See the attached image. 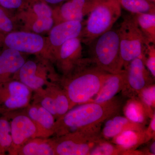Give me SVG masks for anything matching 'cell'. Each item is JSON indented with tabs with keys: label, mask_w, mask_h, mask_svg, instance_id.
Listing matches in <instances>:
<instances>
[{
	"label": "cell",
	"mask_w": 155,
	"mask_h": 155,
	"mask_svg": "<svg viewBox=\"0 0 155 155\" xmlns=\"http://www.w3.org/2000/svg\"><path fill=\"white\" fill-rule=\"evenodd\" d=\"M110 74L98 67L91 58H82L61 78L59 84L67 93L72 108L89 102Z\"/></svg>",
	"instance_id": "6da1fadb"
},
{
	"label": "cell",
	"mask_w": 155,
	"mask_h": 155,
	"mask_svg": "<svg viewBox=\"0 0 155 155\" xmlns=\"http://www.w3.org/2000/svg\"><path fill=\"white\" fill-rule=\"evenodd\" d=\"M123 106L122 99L117 97L105 102L90 101L77 105L56 120L54 136L58 137L102 125L109 118L118 115Z\"/></svg>",
	"instance_id": "7a4b0ae2"
},
{
	"label": "cell",
	"mask_w": 155,
	"mask_h": 155,
	"mask_svg": "<svg viewBox=\"0 0 155 155\" xmlns=\"http://www.w3.org/2000/svg\"><path fill=\"white\" fill-rule=\"evenodd\" d=\"M116 0H102L88 14L80 36L81 42L89 46L103 34L112 29L122 14Z\"/></svg>",
	"instance_id": "3957f363"
},
{
	"label": "cell",
	"mask_w": 155,
	"mask_h": 155,
	"mask_svg": "<svg viewBox=\"0 0 155 155\" xmlns=\"http://www.w3.org/2000/svg\"><path fill=\"white\" fill-rule=\"evenodd\" d=\"M89 57L98 67L113 74L123 69L118 30L110 29L95 39Z\"/></svg>",
	"instance_id": "277c9868"
},
{
	"label": "cell",
	"mask_w": 155,
	"mask_h": 155,
	"mask_svg": "<svg viewBox=\"0 0 155 155\" xmlns=\"http://www.w3.org/2000/svg\"><path fill=\"white\" fill-rule=\"evenodd\" d=\"M101 125L55 137V155H89L104 138Z\"/></svg>",
	"instance_id": "5b68a950"
},
{
	"label": "cell",
	"mask_w": 155,
	"mask_h": 155,
	"mask_svg": "<svg viewBox=\"0 0 155 155\" xmlns=\"http://www.w3.org/2000/svg\"><path fill=\"white\" fill-rule=\"evenodd\" d=\"M123 69L144 53L147 43L133 15L126 16L118 30Z\"/></svg>",
	"instance_id": "8992f818"
},
{
	"label": "cell",
	"mask_w": 155,
	"mask_h": 155,
	"mask_svg": "<svg viewBox=\"0 0 155 155\" xmlns=\"http://www.w3.org/2000/svg\"><path fill=\"white\" fill-rule=\"evenodd\" d=\"M33 92L21 82L12 79L0 83V115L23 110L31 103Z\"/></svg>",
	"instance_id": "52a82bcc"
},
{
	"label": "cell",
	"mask_w": 155,
	"mask_h": 155,
	"mask_svg": "<svg viewBox=\"0 0 155 155\" xmlns=\"http://www.w3.org/2000/svg\"><path fill=\"white\" fill-rule=\"evenodd\" d=\"M31 103L40 105L46 109L56 120L72 108L67 93L59 83L34 92Z\"/></svg>",
	"instance_id": "ba28073f"
},
{
	"label": "cell",
	"mask_w": 155,
	"mask_h": 155,
	"mask_svg": "<svg viewBox=\"0 0 155 155\" xmlns=\"http://www.w3.org/2000/svg\"><path fill=\"white\" fill-rule=\"evenodd\" d=\"M124 69L127 72V78L121 92L125 97H137L143 89L154 84L155 78L145 65L144 54L131 61Z\"/></svg>",
	"instance_id": "9c48e42d"
},
{
	"label": "cell",
	"mask_w": 155,
	"mask_h": 155,
	"mask_svg": "<svg viewBox=\"0 0 155 155\" xmlns=\"http://www.w3.org/2000/svg\"><path fill=\"white\" fill-rule=\"evenodd\" d=\"M11 123L12 143L8 155H17L18 151L27 142L37 137V130L31 119L23 111L5 114Z\"/></svg>",
	"instance_id": "30bf717a"
},
{
	"label": "cell",
	"mask_w": 155,
	"mask_h": 155,
	"mask_svg": "<svg viewBox=\"0 0 155 155\" xmlns=\"http://www.w3.org/2000/svg\"><path fill=\"white\" fill-rule=\"evenodd\" d=\"M45 70L35 61H26L13 79L19 81L33 92L59 83L61 78L55 74H48Z\"/></svg>",
	"instance_id": "8fae6325"
},
{
	"label": "cell",
	"mask_w": 155,
	"mask_h": 155,
	"mask_svg": "<svg viewBox=\"0 0 155 155\" xmlns=\"http://www.w3.org/2000/svg\"><path fill=\"white\" fill-rule=\"evenodd\" d=\"M22 111L35 125L37 137L48 138L54 135L56 119L46 109L40 105L31 103Z\"/></svg>",
	"instance_id": "7c38bea8"
},
{
	"label": "cell",
	"mask_w": 155,
	"mask_h": 155,
	"mask_svg": "<svg viewBox=\"0 0 155 155\" xmlns=\"http://www.w3.org/2000/svg\"><path fill=\"white\" fill-rule=\"evenodd\" d=\"M5 42L9 48L28 53L38 52L41 51L44 45L43 39L41 36L25 32L10 33L6 37Z\"/></svg>",
	"instance_id": "4fadbf2b"
},
{
	"label": "cell",
	"mask_w": 155,
	"mask_h": 155,
	"mask_svg": "<svg viewBox=\"0 0 155 155\" xmlns=\"http://www.w3.org/2000/svg\"><path fill=\"white\" fill-rule=\"evenodd\" d=\"M124 151L123 155H143L141 150L137 149L141 145L149 142L145 132L142 130H127L119 134L111 139Z\"/></svg>",
	"instance_id": "5bb4252c"
},
{
	"label": "cell",
	"mask_w": 155,
	"mask_h": 155,
	"mask_svg": "<svg viewBox=\"0 0 155 155\" xmlns=\"http://www.w3.org/2000/svg\"><path fill=\"white\" fill-rule=\"evenodd\" d=\"M102 0H69L59 9L64 21L82 22L84 17L88 15Z\"/></svg>",
	"instance_id": "9a60e30c"
},
{
	"label": "cell",
	"mask_w": 155,
	"mask_h": 155,
	"mask_svg": "<svg viewBox=\"0 0 155 155\" xmlns=\"http://www.w3.org/2000/svg\"><path fill=\"white\" fill-rule=\"evenodd\" d=\"M81 41L79 37L68 40L61 45L58 54L59 65L67 74L82 58Z\"/></svg>",
	"instance_id": "2e32d148"
},
{
	"label": "cell",
	"mask_w": 155,
	"mask_h": 155,
	"mask_svg": "<svg viewBox=\"0 0 155 155\" xmlns=\"http://www.w3.org/2000/svg\"><path fill=\"white\" fill-rule=\"evenodd\" d=\"M126 78L127 72L124 69L117 73L111 74L99 91L90 101L101 103L112 99L122 91L126 83Z\"/></svg>",
	"instance_id": "e0dca14e"
},
{
	"label": "cell",
	"mask_w": 155,
	"mask_h": 155,
	"mask_svg": "<svg viewBox=\"0 0 155 155\" xmlns=\"http://www.w3.org/2000/svg\"><path fill=\"white\" fill-rule=\"evenodd\" d=\"M101 134L104 139L109 140L125 130H142L146 129V125L136 123L125 116L115 115L105 122Z\"/></svg>",
	"instance_id": "ac0fdd59"
},
{
	"label": "cell",
	"mask_w": 155,
	"mask_h": 155,
	"mask_svg": "<svg viewBox=\"0 0 155 155\" xmlns=\"http://www.w3.org/2000/svg\"><path fill=\"white\" fill-rule=\"evenodd\" d=\"M25 63L19 51L9 48L0 54V83L12 80L11 75L16 74Z\"/></svg>",
	"instance_id": "d6986e66"
},
{
	"label": "cell",
	"mask_w": 155,
	"mask_h": 155,
	"mask_svg": "<svg viewBox=\"0 0 155 155\" xmlns=\"http://www.w3.org/2000/svg\"><path fill=\"white\" fill-rule=\"evenodd\" d=\"M81 22L66 21L61 22L53 28L50 34V41L52 45L60 47L71 39L80 36L83 28Z\"/></svg>",
	"instance_id": "ffe728a7"
},
{
	"label": "cell",
	"mask_w": 155,
	"mask_h": 155,
	"mask_svg": "<svg viewBox=\"0 0 155 155\" xmlns=\"http://www.w3.org/2000/svg\"><path fill=\"white\" fill-rule=\"evenodd\" d=\"M124 116L131 121L146 125L153 115L137 97L129 98L122 109Z\"/></svg>",
	"instance_id": "44dd1931"
},
{
	"label": "cell",
	"mask_w": 155,
	"mask_h": 155,
	"mask_svg": "<svg viewBox=\"0 0 155 155\" xmlns=\"http://www.w3.org/2000/svg\"><path fill=\"white\" fill-rule=\"evenodd\" d=\"M17 155H55L54 138L32 139L20 148Z\"/></svg>",
	"instance_id": "7402d4cb"
},
{
	"label": "cell",
	"mask_w": 155,
	"mask_h": 155,
	"mask_svg": "<svg viewBox=\"0 0 155 155\" xmlns=\"http://www.w3.org/2000/svg\"><path fill=\"white\" fill-rule=\"evenodd\" d=\"M132 14L147 42L155 44V14Z\"/></svg>",
	"instance_id": "603a6c76"
},
{
	"label": "cell",
	"mask_w": 155,
	"mask_h": 155,
	"mask_svg": "<svg viewBox=\"0 0 155 155\" xmlns=\"http://www.w3.org/2000/svg\"><path fill=\"white\" fill-rule=\"evenodd\" d=\"M121 8L131 14H155V4L148 0H116Z\"/></svg>",
	"instance_id": "cb8c5ba5"
},
{
	"label": "cell",
	"mask_w": 155,
	"mask_h": 155,
	"mask_svg": "<svg viewBox=\"0 0 155 155\" xmlns=\"http://www.w3.org/2000/svg\"><path fill=\"white\" fill-rule=\"evenodd\" d=\"M0 117V155L8 154L12 145L10 120L6 115Z\"/></svg>",
	"instance_id": "d4e9b609"
},
{
	"label": "cell",
	"mask_w": 155,
	"mask_h": 155,
	"mask_svg": "<svg viewBox=\"0 0 155 155\" xmlns=\"http://www.w3.org/2000/svg\"><path fill=\"white\" fill-rule=\"evenodd\" d=\"M119 147L107 140H102L93 147L89 155H123Z\"/></svg>",
	"instance_id": "484cf974"
},
{
	"label": "cell",
	"mask_w": 155,
	"mask_h": 155,
	"mask_svg": "<svg viewBox=\"0 0 155 155\" xmlns=\"http://www.w3.org/2000/svg\"><path fill=\"white\" fill-rule=\"evenodd\" d=\"M137 97L151 114H153L155 113V84H151L143 89Z\"/></svg>",
	"instance_id": "4316f807"
},
{
	"label": "cell",
	"mask_w": 155,
	"mask_h": 155,
	"mask_svg": "<svg viewBox=\"0 0 155 155\" xmlns=\"http://www.w3.org/2000/svg\"><path fill=\"white\" fill-rule=\"evenodd\" d=\"M145 65L153 77L155 78V46L147 43L144 53Z\"/></svg>",
	"instance_id": "83f0119b"
},
{
	"label": "cell",
	"mask_w": 155,
	"mask_h": 155,
	"mask_svg": "<svg viewBox=\"0 0 155 155\" xmlns=\"http://www.w3.org/2000/svg\"><path fill=\"white\" fill-rule=\"evenodd\" d=\"M54 20L52 17L41 15L38 16V19L33 25V30L37 33H41L48 30L52 27Z\"/></svg>",
	"instance_id": "f1b7e54d"
},
{
	"label": "cell",
	"mask_w": 155,
	"mask_h": 155,
	"mask_svg": "<svg viewBox=\"0 0 155 155\" xmlns=\"http://www.w3.org/2000/svg\"><path fill=\"white\" fill-rule=\"evenodd\" d=\"M3 9L0 7V31L4 32H10L13 29V23Z\"/></svg>",
	"instance_id": "f546056e"
},
{
	"label": "cell",
	"mask_w": 155,
	"mask_h": 155,
	"mask_svg": "<svg viewBox=\"0 0 155 155\" xmlns=\"http://www.w3.org/2000/svg\"><path fill=\"white\" fill-rule=\"evenodd\" d=\"M24 0H0V7L4 9H17L23 5Z\"/></svg>",
	"instance_id": "4dcf8cb0"
},
{
	"label": "cell",
	"mask_w": 155,
	"mask_h": 155,
	"mask_svg": "<svg viewBox=\"0 0 155 155\" xmlns=\"http://www.w3.org/2000/svg\"><path fill=\"white\" fill-rule=\"evenodd\" d=\"M148 126L146 128L145 132L149 141L155 137V113L150 119Z\"/></svg>",
	"instance_id": "1f68e13d"
},
{
	"label": "cell",
	"mask_w": 155,
	"mask_h": 155,
	"mask_svg": "<svg viewBox=\"0 0 155 155\" xmlns=\"http://www.w3.org/2000/svg\"><path fill=\"white\" fill-rule=\"evenodd\" d=\"M143 155H155V142L154 141L150 143L147 147L143 150H141Z\"/></svg>",
	"instance_id": "d6a6232c"
},
{
	"label": "cell",
	"mask_w": 155,
	"mask_h": 155,
	"mask_svg": "<svg viewBox=\"0 0 155 155\" xmlns=\"http://www.w3.org/2000/svg\"><path fill=\"white\" fill-rule=\"evenodd\" d=\"M46 2L50 3L51 4H58L63 2H67L69 0H43Z\"/></svg>",
	"instance_id": "836d02e7"
},
{
	"label": "cell",
	"mask_w": 155,
	"mask_h": 155,
	"mask_svg": "<svg viewBox=\"0 0 155 155\" xmlns=\"http://www.w3.org/2000/svg\"><path fill=\"white\" fill-rule=\"evenodd\" d=\"M148 1H150V2H152L155 3V0H148Z\"/></svg>",
	"instance_id": "e575fe53"
}]
</instances>
